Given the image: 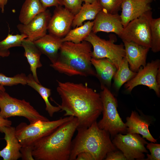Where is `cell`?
I'll list each match as a JSON object with an SVG mask.
<instances>
[{"instance_id":"1","label":"cell","mask_w":160,"mask_h":160,"mask_svg":"<svg viewBox=\"0 0 160 160\" xmlns=\"http://www.w3.org/2000/svg\"><path fill=\"white\" fill-rule=\"evenodd\" d=\"M57 91L61 99L57 105L65 116H72L78 120V127L87 128L102 113L103 103L100 94L89 87L87 83H75L57 80Z\"/></svg>"},{"instance_id":"2","label":"cell","mask_w":160,"mask_h":160,"mask_svg":"<svg viewBox=\"0 0 160 160\" xmlns=\"http://www.w3.org/2000/svg\"><path fill=\"white\" fill-rule=\"evenodd\" d=\"M92 47L91 44L85 40L78 43L64 42L57 59L50 66L58 72L70 76H96L91 62Z\"/></svg>"},{"instance_id":"3","label":"cell","mask_w":160,"mask_h":160,"mask_svg":"<svg viewBox=\"0 0 160 160\" xmlns=\"http://www.w3.org/2000/svg\"><path fill=\"white\" fill-rule=\"evenodd\" d=\"M78 126L74 117L37 141L33 145L35 160H69L72 138Z\"/></svg>"},{"instance_id":"4","label":"cell","mask_w":160,"mask_h":160,"mask_svg":"<svg viewBox=\"0 0 160 160\" xmlns=\"http://www.w3.org/2000/svg\"><path fill=\"white\" fill-rule=\"evenodd\" d=\"M75 138L72 141L69 160H75L84 151L92 156L94 160L105 159L109 152L117 150L108 132L100 129L96 121L86 128L78 127Z\"/></svg>"},{"instance_id":"5","label":"cell","mask_w":160,"mask_h":160,"mask_svg":"<svg viewBox=\"0 0 160 160\" xmlns=\"http://www.w3.org/2000/svg\"><path fill=\"white\" fill-rule=\"evenodd\" d=\"M103 103L102 118L97 122L99 128L109 133L113 139L119 133H127V127L118 112L117 101L109 88L104 87L100 93Z\"/></svg>"},{"instance_id":"6","label":"cell","mask_w":160,"mask_h":160,"mask_svg":"<svg viewBox=\"0 0 160 160\" xmlns=\"http://www.w3.org/2000/svg\"><path fill=\"white\" fill-rule=\"evenodd\" d=\"M73 117L66 116L52 121L39 120L29 124L22 122L15 128L16 135L22 146H33L38 140Z\"/></svg>"},{"instance_id":"7","label":"cell","mask_w":160,"mask_h":160,"mask_svg":"<svg viewBox=\"0 0 160 160\" xmlns=\"http://www.w3.org/2000/svg\"><path fill=\"white\" fill-rule=\"evenodd\" d=\"M0 115L3 118L23 117L30 123L39 120L49 121L40 114L28 102L10 96L5 91L0 90Z\"/></svg>"},{"instance_id":"8","label":"cell","mask_w":160,"mask_h":160,"mask_svg":"<svg viewBox=\"0 0 160 160\" xmlns=\"http://www.w3.org/2000/svg\"><path fill=\"white\" fill-rule=\"evenodd\" d=\"M84 40L89 42L93 47L92 58L95 59L108 58L113 63L117 69L123 58L125 57L124 44H115L114 39L111 38L106 40L92 32Z\"/></svg>"},{"instance_id":"9","label":"cell","mask_w":160,"mask_h":160,"mask_svg":"<svg viewBox=\"0 0 160 160\" xmlns=\"http://www.w3.org/2000/svg\"><path fill=\"white\" fill-rule=\"evenodd\" d=\"M150 10L130 22L124 28L119 37L122 41H132L150 49V24L153 18Z\"/></svg>"},{"instance_id":"10","label":"cell","mask_w":160,"mask_h":160,"mask_svg":"<svg viewBox=\"0 0 160 160\" xmlns=\"http://www.w3.org/2000/svg\"><path fill=\"white\" fill-rule=\"evenodd\" d=\"M112 142L117 149L121 151L127 160H143L144 153H148L145 147L147 142L137 134H117Z\"/></svg>"},{"instance_id":"11","label":"cell","mask_w":160,"mask_h":160,"mask_svg":"<svg viewBox=\"0 0 160 160\" xmlns=\"http://www.w3.org/2000/svg\"><path fill=\"white\" fill-rule=\"evenodd\" d=\"M160 69V61L159 59L152 60L144 67H141L135 76L127 82L125 87L128 92H131L135 87L143 85L153 89L156 95H160V85L156 81V75Z\"/></svg>"},{"instance_id":"12","label":"cell","mask_w":160,"mask_h":160,"mask_svg":"<svg viewBox=\"0 0 160 160\" xmlns=\"http://www.w3.org/2000/svg\"><path fill=\"white\" fill-rule=\"evenodd\" d=\"M51 17L48 10L37 15L26 24L20 23L17 28L21 33L25 35L27 39L33 42L47 34Z\"/></svg>"},{"instance_id":"13","label":"cell","mask_w":160,"mask_h":160,"mask_svg":"<svg viewBox=\"0 0 160 160\" xmlns=\"http://www.w3.org/2000/svg\"><path fill=\"white\" fill-rule=\"evenodd\" d=\"M74 15L62 6L56 7L49 20L48 30L50 34L63 38L70 30Z\"/></svg>"},{"instance_id":"14","label":"cell","mask_w":160,"mask_h":160,"mask_svg":"<svg viewBox=\"0 0 160 160\" xmlns=\"http://www.w3.org/2000/svg\"><path fill=\"white\" fill-rule=\"evenodd\" d=\"M92 32L114 33L119 37L124 28L120 15L113 14L102 9L94 20Z\"/></svg>"},{"instance_id":"15","label":"cell","mask_w":160,"mask_h":160,"mask_svg":"<svg viewBox=\"0 0 160 160\" xmlns=\"http://www.w3.org/2000/svg\"><path fill=\"white\" fill-rule=\"evenodd\" d=\"M152 0H124L121 8L120 15L123 27L131 21L151 10L150 3Z\"/></svg>"},{"instance_id":"16","label":"cell","mask_w":160,"mask_h":160,"mask_svg":"<svg viewBox=\"0 0 160 160\" xmlns=\"http://www.w3.org/2000/svg\"><path fill=\"white\" fill-rule=\"evenodd\" d=\"M125 52V57L130 69L136 72L140 67L146 64L147 55L150 49L132 41H123Z\"/></svg>"},{"instance_id":"17","label":"cell","mask_w":160,"mask_h":160,"mask_svg":"<svg viewBox=\"0 0 160 160\" xmlns=\"http://www.w3.org/2000/svg\"><path fill=\"white\" fill-rule=\"evenodd\" d=\"M0 132L4 133V139L6 142V145L0 151V157L4 160H17L21 157L20 152L22 147L15 134V128L14 127H0Z\"/></svg>"},{"instance_id":"18","label":"cell","mask_w":160,"mask_h":160,"mask_svg":"<svg viewBox=\"0 0 160 160\" xmlns=\"http://www.w3.org/2000/svg\"><path fill=\"white\" fill-rule=\"evenodd\" d=\"M126 120L127 133L140 134L143 138H145L151 142H157V140L152 136L149 130V126L151 123L149 119L139 115L135 111H132L130 116L127 117Z\"/></svg>"},{"instance_id":"19","label":"cell","mask_w":160,"mask_h":160,"mask_svg":"<svg viewBox=\"0 0 160 160\" xmlns=\"http://www.w3.org/2000/svg\"><path fill=\"white\" fill-rule=\"evenodd\" d=\"M91 62L96 70V76L99 80L102 89L111 85L112 79L117 69L113 63L107 58L95 59L92 58Z\"/></svg>"},{"instance_id":"20","label":"cell","mask_w":160,"mask_h":160,"mask_svg":"<svg viewBox=\"0 0 160 160\" xmlns=\"http://www.w3.org/2000/svg\"><path fill=\"white\" fill-rule=\"evenodd\" d=\"M33 43L42 54L47 56L51 63L58 57V51L63 43L62 38L49 33L34 41Z\"/></svg>"},{"instance_id":"21","label":"cell","mask_w":160,"mask_h":160,"mask_svg":"<svg viewBox=\"0 0 160 160\" xmlns=\"http://www.w3.org/2000/svg\"><path fill=\"white\" fill-rule=\"evenodd\" d=\"M22 47L24 49V55L29 64L32 75L35 80L40 83L37 75V69L42 65L40 60L42 53L33 41L26 38L23 40Z\"/></svg>"},{"instance_id":"22","label":"cell","mask_w":160,"mask_h":160,"mask_svg":"<svg viewBox=\"0 0 160 160\" xmlns=\"http://www.w3.org/2000/svg\"><path fill=\"white\" fill-rule=\"evenodd\" d=\"M46 10L41 0H25L20 12L19 21L21 23L26 24L37 15Z\"/></svg>"},{"instance_id":"23","label":"cell","mask_w":160,"mask_h":160,"mask_svg":"<svg viewBox=\"0 0 160 160\" xmlns=\"http://www.w3.org/2000/svg\"><path fill=\"white\" fill-rule=\"evenodd\" d=\"M102 9L97 1L92 3H84L74 15L72 26L75 28L83 25L85 21L94 20Z\"/></svg>"},{"instance_id":"24","label":"cell","mask_w":160,"mask_h":160,"mask_svg":"<svg viewBox=\"0 0 160 160\" xmlns=\"http://www.w3.org/2000/svg\"><path fill=\"white\" fill-rule=\"evenodd\" d=\"M27 84L33 89L41 95L45 103V110L50 117H52L55 113L60 111L59 106L52 105L49 101V97L51 95V89L37 82L31 74L27 76Z\"/></svg>"},{"instance_id":"25","label":"cell","mask_w":160,"mask_h":160,"mask_svg":"<svg viewBox=\"0 0 160 160\" xmlns=\"http://www.w3.org/2000/svg\"><path fill=\"white\" fill-rule=\"evenodd\" d=\"M94 21H89L82 25L70 30L68 33L62 38L63 42L71 41L76 43H80L92 32Z\"/></svg>"},{"instance_id":"26","label":"cell","mask_w":160,"mask_h":160,"mask_svg":"<svg viewBox=\"0 0 160 160\" xmlns=\"http://www.w3.org/2000/svg\"><path fill=\"white\" fill-rule=\"evenodd\" d=\"M136 74L137 72L130 69L126 58L124 57L113 76L114 84L116 89L119 90L124 84L134 77Z\"/></svg>"},{"instance_id":"27","label":"cell","mask_w":160,"mask_h":160,"mask_svg":"<svg viewBox=\"0 0 160 160\" xmlns=\"http://www.w3.org/2000/svg\"><path fill=\"white\" fill-rule=\"evenodd\" d=\"M27 38L23 34L13 35L9 33L5 38L0 41V57L9 56L10 54L9 49L13 47H22L23 40Z\"/></svg>"},{"instance_id":"28","label":"cell","mask_w":160,"mask_h":160,"mask_svg":"<svg viewBox=\"0 0 160 160\" xmlns=\"http://www.w3.org/2000/svg\"><path fill=\"white\" fill-rule=\"evenodd\" d=\"M151 48L154 53L160 51V18L152 19L150 24Z\"/></svg>"},{"instance_id":"29","label":"cell","mask_w":160,"mask_h":160,"mask_svg":"<svg viewBox=\"0 0 160 160\" xmlns=\"http://www.w3.org/2000/svg\"><path fill=\"white\" fill-rule=\"evenodd\" d=\"M27 76L24 73L18 74L13 77H9L0 73V85L3 86H12L21 84H27Z\"/></svg>"},{"instance_id":"30","label":"cell","mask_w":160,"mask_h":160,"mask_svg":"<svg viewBox=\"0 0 160 160\" xmlns=\"http://www.w3.org/2000/svg\"><path fill=\"white\" fill-rule=\"evenodd\" d=\"M124 0H97V1L102 9L108 13L115 14L118 13Z\"/></svg>"},{"instance_id":"31","label":"cell","mask_w":160,"mask_h":160,"mask_svg":"<svg viewBox=\"0 0 160 160\" xmlns=\"http://www.w3.org/2000/svg\"><path fill=\"white\" fill-rule=\"evenodd\" d=\"M65 8L74 15L79 11L82 6L84 0H62Z\"/></svg>"},{"instance_id":"32","label":"cell","mask_w":160,"mask_h":160,"mask_svg":"<svg viewBox=\"0 0 160 160\" xmlns=\"http://www.w3.org/2000/svg\"><path fill=\"white\" fill-rule=\"evenodd\" d=\"M146 148L148 149L151 154H147V160H160V144L154 143L153 142L148 143L146 145Z\"/></svg>"},{"instance_id":"33","label":"cell","mask_w":160,"mask_h":160,"mask_svg":"<svg viewBox=\"0 0 160 160\" xmlns=\"http://www.w3.org/2000/svg\"><path fill=\"white\" fill-rule=\"evenodd\" d=\"M33 146H22L20 150L21 158L23 160H34L33 151Z\"/></svg>"},{"instance_id":"34","label":"cell","mask_w":160,"mask_h":160,"mask_svg":"<svg viewBox=\"0 0 160 160\" xmlns=\"http://www.w3.org/2000/svg\"><path fill=\"white\" fill-rule=\"evenodd\" d=\"M104 160H127V159L121 151L116 150L108 153Z\"/></svg>"},{"instance_id":"35","label":"cell","mask_w":160,"mask_h":160,"mask_svg":"<svg viewBox=\"0 0 160 160\" xmlns=\"http://www.w3.org/2000/svg\"><path fill=\"white\" fill-rule=\"evenodd\" d=\"M43 6L47 9L48 7L63 5L62 0H41Z\"/></svg>"},{"instance_id":"36","label":"cell","mask_w":160,"mask_h":160,"mask_svg":"<svg viewBox=\"0 0 160 160\" xmlns=\"http://www.w3.org/2000/svg\"><path fill=\"white\" fill-rule=\"evenodd\" d=\"M75 160H94L92 155L87 152L84 151L79 153Z\"/></svg>"},{"instance_id":"37","label":"cell","mask_w":160,"mask_h":160,"mask_svg":"<svg viewBox=\"0 0 160 160\" xmlns=\"http://www.w3.org/2000/svg\"><path fill=\"white\" fill-rule=\"evenodd\" d=\"M12 124L11 121L3 118L0 115V127H9Z\"/></svg>"},{"instance_id":"38","label":"cell","mask_w":160,"mask_h":160,"mask_svg":"<svg viewBox=\"0 0 160 160\" xmlns=\"http://www.w3.org/2000/svg\"><path fill=\"white\" fill-rule=\"evenodd\" d=\"M9 0H0V8L1 11L3 13L4 11V7Z\"/></svg>"},{"instance_id":"39","label":"cell","mask_w":160,"mask_h":160,"mask_svg":"<svg viewBox=\"0 0 160 160\" xmlns=\"http://www.w3.org/2000/svg\"><path fill=\"white\" fill-rule=\"evenodd\" d=\"M97 1V0H84V3H92Z\"/></svg>"},{"instance_id":"40","label":"cell","mask_w":160,"mask_h":160,"mask_svg":"<svg viewBox=\"0 0 160 160\" xmlns=\"http://www.w3.org/2000/svg\"><path fill=\"white\" fill-rule=\"evenodd\" d=\"M0 90L5 91V89L4 86L0 85Z\"/></svg>"},{"instance_id":"41","label":"cell","mask_w":160,"mask_h":160,"mask_svg":"<svg viewBox=\"0 0 160 160\" xmlns=\"http://www.w3.org/2000/svg\"><path fill=\"white\" fill-rule=\"evenodd\" d=\"M152 0L153 1V0Z\"/></svg>"},{"instance_id":"42","label":"cell","mask_w":160,"mask_h":160,"mask_svg":"<svg viewBox=\"0 0 160 160\" xmlns=\"http://www.w3.org/2000/svg\"><path fill=\"white\" fill-rule=\"evenodd\" d=\"M0 10H1V9H0Z\"/></svg>"}]
</instances>
